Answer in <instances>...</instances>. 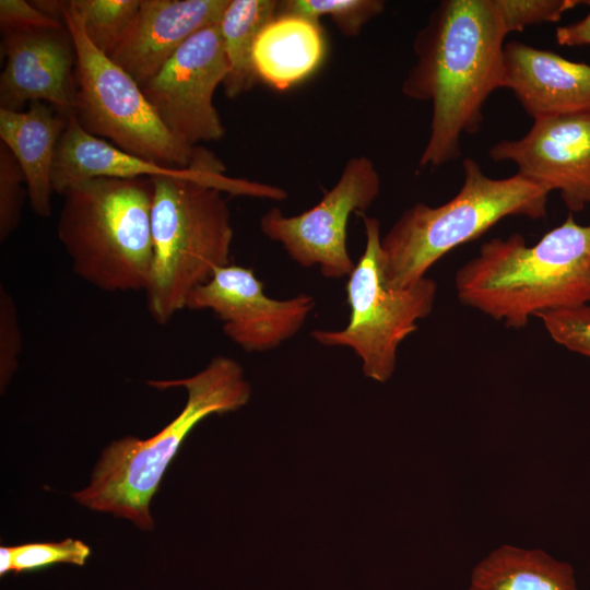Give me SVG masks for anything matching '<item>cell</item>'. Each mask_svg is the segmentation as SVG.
Here are the masks:
<instances>
[{
    "label": "cell",
    "mask_w": 590,
    "mask_h": 590,
    "mask_svg": "<svg viewBox=\"0 0 590 590\" xmlns=\"http://www.w3.org/2000/svg\"><path fill=\"white\" fill-rule=\"evenodd\" d=\"M507 35L495 0L440 1L417 32L401 91L432 104L420 167L458 160L461 137L480 129L486 99L503 88Z\"/></svg>",
    "instance_id": "6da1fadb"
},
{
    "label": "cell",
    "mask_w": 590,
    "mask_h": 590,
    "mask_svg": "<svg viewBox=\"0 0 590 590\" xmlns=\"http://www.w3.org/2000/svg\"><path fill=\"white\" fill-rule=\"evenodd\" d=\"M153 259L145 288L153 320L167 323L189 294L229 264L234 237L224 192L278 200V187L203 170L152 178Z\"/></svg>",
    "instance_id": "7a4b0ae2"
},
{
    "label": "cell",
    "mask_w": 590,
    "mask_h": 590,
    "mask_svg": "<svg viewBox=\"0 0 590 590\" xmlns=\"http://www.w3.org/2000/svg\"><path fill=\"white\" fill-rule=\"evenodd\" d=\"M459 300L514 329L530 317L590 303V224L573 213L528 246L523 236L492 238L456 273Z\"/></svg>",
    "instance_id": "3957f363"
},
{
    "label": "cell",
    "mask_w": 590,
    "mask_h": 590,
    "mask_svg": "<svg viewBox=\"0 0 590 590\" xmlns=\"http://www.w3.org/2000/svg\"><path fill=\"white\" fill-rule=\"evenodd\" d=\"M148 385L158 390L184 387L188 397L180 414L149 439L126 436L113 441L95 465L90 485L72 494L81 505L128 519L144 531L154 528L150 503L184 439L206 416L236 411L251 396L241 365L222 355L190 377Z\"/></svg>",
    "instance_id": "277c9868"
},
{
    "label": "cell",
    "mask_w": 590,
    "mask_h": 590,
    "mask_svg": "<svg viewBox=\"0 0 590 590\" xmlns=\"http://www.w3.org/2000/svg\"><path fill=\"white\" fill-rule=\"evenodd\" d=\"M62 196L57 235L74 273L106 292L145 291L153 259L152 178L97 177Z\"/></svg>",
    "instance_id": "5b68a950"
},
{
    "label": "cell",
    "mask_w": 590,
    "mask_h": 590,
    "mask_svg": "<svg viewBox=\"0 0 590 590\" xmlns=\"http://www.w3.org/2000/svg\"><path fill=\"white\" fill-rule=\"evenodd\" d=\"M463 182L444 204L417 202L381 236V264L387 286L405 288L426 276L441 257L472 241L508 216L540 220L548 192L516 174L492 178L479 163L462 161Z\"/></svg>",
    "instance_id": "8992f818"
},
{
    "label": "cell",
    "mask_w": 590,
    "mask_h": 590,
    "mask_svg": "<svg viewBox=\"0 0 590 590\" xmlns=\"http://www.w3.org/2000/svg\"><path fill=\"white\" fill-rule=\"evenodd\" d=\"M61 21L75 47L73 114L84 131L165 166L225 167L212 151L184 143L164 126L141 86L91 43L69 1H64Z\"/></svg>",
    "instance_id": "52a82bcc"
},
{
    "label": "cell",
    "mask_w": 590,
    "mask_h": 590,
    "mask_svg": "<svg viewBox=\"0 0 590 590\" xmlns=\"http://www.w3.org/2000/svg\"><path fill=\"white\" fill-rule=\"evenodd\" d=\"M365 228V249L345 291L350 319L341 330L317 329L311 337L324 346H344L362 361L363 374L377 381H388L394 373L401 342L417 330L416 322L434 307L437 284L427 276L405 288L387 286L380 249V223L361 215Z\"/></svg>",
    "instance_id": "ba28073f"
},
{
    "label": "cell",
    "mask_w": 590,
    "mask_h": 590,
    "mask_svg": "<svg viewBox=\"0 0 590 590\" xmlns=\"http://www.w3.org/2000/svg\"><path fill=\"white\" fill-rule=\"evenodd\" d=\"M380 176L367 156L350 158L337 181L312 208L285 215L279 208L266 212L259 226L304 268L317 266L324 278L349 276L355 263L347 250V223L362 215L380 192Z\"/></svg>",
    "instance_id": "9c48e42d"
},
{
    "label": "cell",
    "mask_w": 590,
    "mask_h": 590,
    "mask_svg": "<svg viewBox=\"0 0 590 590\" xmlns=\"http://www.w3.org/2000/svg\"><path fill=\"white\" fill-rule=\"evenodd\" d=\"M227 73L216 24L186 40L141 88L164 126L184 143L198 146L225 135L213 97Z\"/></svg>",
    "instance_id": "30bf717a"
},
{
    "label": "cell",
    "mask_w": 590,
    "mask_h": 590,
    "mask_svg": "<svg viewBox=\"0 0 590 590\" xmlns=\"http://www.w3.org/2000/svg\"><path fill=\"white\" fill-rule=\"evenodd\" d=\"M306 293L274 299L252 269L221 267L188 296L186 308L210 309L223 321L224 333L246 352H263L294 337L315 308Z\"/></svg>",
    "instance_id": "8fae6325"
},
{
    "label": "cell",
    "mask_w": 590,
    "mask_h": 590,
    "mask_svg": "<svg viewBox=\"0 0 590 590\" xmlns=\"http://www.w3.org/2000/svg\"><path fill=\"white\" fill-rule=\"evenodd\" d=\"M488 155L514 163L548 193L558 191L570 213L590 204V113L535 119L524 135L495 143Z\"/></svg>",
    "instance_id": "7c38bea8"
},
{
    "label": "cell",
    "mask_w": 590,
    "mask_h": 590,
    "mask_svg": "<svg viewBox=\"0 0 590 590\" xmlns=\"http://www.w3.org/2000/svg\"><path fill=\"white\" fill-rule=\"evenodd\" d=\"M2 34L0 109L21 111L31 103L43 102L67 117L72 114L76 56L67 26Z\"/></svg>",
    "instance_id": "4fadbf2b"
},
{
    "label": "cell",
    "mask_w": 590,
    "mask_h": 590,
    "mask_svg": "<svg viewBox=\"0 0 590 590\" xmlns=\"http://www.w3.org/2000/svg\"><path fill=\"white\" fill-rule=\"evenodd\" d=\"M229 0H141L108 57L140 86L199 31L221 22Z\"/></svg>",
    "instance_id": "5bb4252c"
},
{
    "label": "cell",
    "mask_w": 590,
    "mask_h": 590,
    "mask_svg": "<svg viewBox=\"0 0 590 590\" xmlns=\"http://www.w3.org/2000/svg\"><path fill=\"white\" fill-rule=\"evenodd\" d=\"M503 88L533 120L590 113V64L520 42L505 44Z\"/></svg>",
    "instance_id": "9a60e30c"
},
{
    "label": "cell",
    "mask_w": 590,
    "mask_h": 590,
    "mask_svg": "<svg viewBox=\"0 0 590 590\" xmlns=\"http://www.w3.org/2000/svg\"><path fill=\"white\" fill-rule=\"evenodd\" d=\"M68 117L52 106L31 103L27 109H0V139L21 166L33 212L40 217L52 213L51 175L59 140Z\"/></svg>",
    "instance_id": "2e32d148"
},
{
    "label": "cell",
    "mask_w": 590,
    "mask_h": 590,
    "mask_svg": "<svg viewBox=\"0 0 590 590\" xmlns=\"http://www.w3.org/2000/svg\"><path fill=\"white\" fill-rule=\"evenodd\" d=\"M324 55L317 21L296 14H276L259 33L252 58L260 80L286 90L310 75Z\"/></svg>",
    "instance_id": "e0dca14e"
},
{
    "label": "cell",
    "mask_w": 590,
    "mask_h": 590,
    "mask_svg": "<svg viewBox=\"0 0 590 590\" xmlns=\"http://www.w3.org/2000/svg\"><path fill=\"white\" fill-rule=\"evenodd\" d=\"M468 590H578L574 569L540 548L504 544L472 569Z\"/></svg>",
    "instance_id": "ac0fdd59"
},
{
    "label": "cell",
    "mask_w": 590,
    "mask_h": 590,
    "mask_svg": "<svg viewBox=\"0 0 590 590\" xmlns=\"http://www.w3.org/2000/svg\"><path fill=\"white\" fill-rule=\"evenodd\" d=\"M275 0H229L219 23L228 73L222 84L233 99L260 80L253 64V47L264 25L278 13Z\"/></svg>",
    "instance_id": "d6986e66"
},
{
    "label": "cell",
    "mask_w": 590,
    "mask_h": 590,
    "mask_svg": "<svg viewBox=\"0 0 590 590\" xmlns=\"http://www.w3.org/2000/svg\"><path fill=\"white\" fill-rule=\"evenodd\" d=\"M141 0H70L84 33L105 55L115 48L132 20Z\"/></svg>",
    "instance_id": "ffe728a7"
},
{
    "label": "cell",
    "mask_w": 590,
    "mask_h": 590,
    "mask_svg": "<svg viewBox=\"0 0 590 590\" xmlns=\"http://www.w3.org/2000/svg\"><path fill=\"white\" fill-rule=\"evenodd\" d=\"M384 9L381 0H286L279 1L276 14H296L317 22L329 16L344 36L355 37Z\"/></svg>",
    "instance_id": "44dd1931"
},
{
    "label": "cell",
    "mask_w": 590,
    "mask_h": 590,
    "mask_svg": "<svg viewBox=\"0 0 590 590\" xmlns=\"http://www.w3.org/2000/svg\"><path fill=\"white\" fill-rule=\"evenodd\" d=\"M13 547L15 574L43 569L58 563L83 566L91 554L88 545L73 539L60 542L25 543Z\"/></svg>",
    "instance_id": "7402d4cb"
},
{
    "label": "cell",
    "mask_w": 590,
    "mask_h": 590,
    "mask_svg": "<svg viewBox=\"0 0 590 590\" xmlns=\"http://www.w3.org/2000/svg\"><path fill=\"white\" fill-rule=\"evenodd\" d=\"M26 185L25 175L11 151L0 143V240L19 226Z\"/></svg>",
    "instance_id": "603a6c76"
},
{
    "label": "cell",
    "mask_w": 590,
    "mask_h": 590,
    "mask_svg": "<svg viewBox=\"0 0 590 590\" xmlns=\"http://www.w3.org/2000/svg\"><path fill=\"white\" fill-rule=\"evenodd\" d=\"M551 338L569 351L590 357V305L536 315Z\"/></svg>",
    "instance_id": "cb8c5ba5"
},
{
    "label": "cell",
    "mask_w": 590,
    "mask_h": 590,
    "mask_svg": "<svg viewBox=\"0 0 590 590\" xmlns=\"http://www.w3.org/2000/svg\"><path fill=\"white\" fill-rule=\"evenodd\" d=\"M507 33L521 32L526 27L554 23L563 14L582 3L578 0H495Z\"/></svg>",
    "instance_id": "d4e9b609"
},
{
    "label": "cell",
    "mask_w": 590,
    "mask_h": 590,
    "mask_svg": "<svg viewBox=\"0 0 590 590\" xmlns=\"http://www.w3.org/2000/svg\"><path fill=\"white\" fill-rule=\"evenodd\" d=\"M22 334L13 297L0 286V386L1 391L10 382L19 367Z\"/></svg>",
    "instance_id": "484cf974"
},
{
    "label": "cell",
    "mask_w": 590,
    "mask_h": 590,
    "mask_svg": "<svg viewBox=\"0 0 590 590\" xmlns=\"http://www.w3.org/2000/svg\"><path fill=\"white\" fill-rule=\"evenodd\" d=\"M64 25L40 10L32 1L1 0L0 1V26L2 33L60 27Z\"/></svg>",
    "instance_id": "4316f807"
},
{
    "label": "cell",
    "mask_w": 590,
    "mask_h": 590,
    "mask_svg": "<svg viewBox=\"0 0 590 590\" xmlns=\"http://www.w3.org/2000/svg\"><path fill=\"white\" fill-rule=\"evenodd\" d=\"M555 37L562 46H590V12L579 21L557 27Z\"/></svg>",
    "instance_id": "83f0119b"
},
{
    "label": "cell",
    "mask_w": 590,
    "mask_h": 590,
    "mask_svg": "<svg viewBox=\"0 0 590 590\" xmlns=\"http://www.w3.org/2000/svg\"><path fill=\"white\" fill-rule=\"evenodd\" d=\"M14 564V547L1 546L0 547V575L4 576L10 571H13Z\"/></svg>",
    "instance_id": "f1b7e54d"
},
{
    "label": "cell",
    "mask_w": 590,
    "mask_h": 590,
    "mask_svg": "<svg viewBox=\"0 0 590 590\" xmlns=\"http://www.w3.org/2000/svg\"><path fill=\"white\" fill-rule=\"evenodd\" d=\"M583 3L590 5V1H583Z\"/></svg>",
    "instance_id": "f546056e"
}]
</instances>
